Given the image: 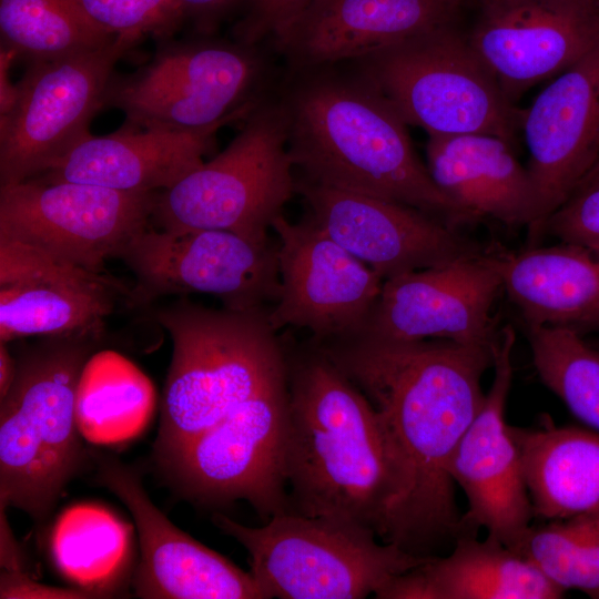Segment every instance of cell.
<instances>
[{
  "label": "cell",
  "instance_id": "obj_41",
  "mask_svg": "<svg viewBox=\"0 0 599 599\" xmlns=\"http://www.w3.org/2000/svg\"><path fill=\"white\" fill-rule=\"evenodd\" d=\"M598 343H599V342H598ZM595 345L599 347V344H595Z\"/></svg>",
  "mask_w": 599,
  "mask_h": 599
},
{
  "label": "cell",
  "instance_id": "obj_6",
  "mask_svg": "<svg viewBox=\"0 0 599 599\" xmlns=\"http://www.w3.org/2000/svg\"><path fill=\"white\" fill-rule=\"evenodd\" d=\"M212 520L247 550L250 572L264 599L376 596L430 557L394 542H378V536L365 527L325 517L287 511L254 528L223 514H215Z\"/></svg>",
  "mask_w": 599,
  "mask_h": 599
},
{
  "label": "cell",
  "instance_id": "obj_15",
  "mask_svg": "<svg viewBox=\"0 0 599 599\" xmlns=\"http://www.w3.org/2000/svg\"><path fill=\"white\" fill-rule=\"evenodd\" d=\"M470 6L468 43L514 104L599 43V0H473Z\"/></svg>",
  "mask_w": 599,
  "mask_h": 599
},
{
  "label": "cell",
  "instance_id": "obj_23",
  "mask_svg": "<svg viewBox=\"0 0 599 599\" xmlns=\"http://www.w3.org/2000/svg\"><path fill=\"white\" fill-rule=\"evenodd\" d=\"M226 124L182 131L125 123L106 135L89 134L51 170L35 177L124 192H160L204 162L216 133Z\"/></svg>",
  "mask_w": 599,
  "mask_h": 599
},
{
  "label": "cell",
  "instance_id": "obj_22",
  "mask_svg": "<svg viewBox=\"0 0 599 599\" xmlns=\"http://www.w3.org/2000/svg\"><path fill=\"white\" fill-rule=\"evenodd\" d=\"M456 0H312L270 42L290 71L352 62L457 23Z\"/></svg>",
  "mask_w": 599,
  "mask_h": 599
},
{
  "label": "cell",
  "instance_id": "obj_32",
  "mask_svg": "<svg viewBox=\"0 0 599 599\" xmlns=\"http://www.w3.org/2000/svg\"><path fill=\"white\" fill-rule=\"evenodd\" d=\"M541 383L583 425L599 432V347L564 327L527 326Z\"/></svg>",
  "mask_w": 599,
  "mask_h": 599
},
{
  "label": "cell",
  "instance_id": "obj_31",
  "mask_svg": "<svg viewBox=\"0 0 599 599\" xmlns=\"http://www.w3.org/2000/svg\"><path fill=\"white\" fill-rule=\"evenodd\" d=\"M511 549L564 592L599 599V510L530 525Z\"/></svg>",
  "mask_w": 599,
  "mask_h": 599
},
{
  "label": "cell",
  "instance_id": "obj_10",
  "mask_svg": "<svg viewBox=\"0 0 599 599\" xmlns=\"http://www.w3.org/2000/svg\"><path fill=\"white\" fill-rule=\"evenodd\" d=\"M134 276L130 307L171 295L209 294L223 307H271L280 294L277 244L222 230L172 233L152 225L118 253Z\"/></svg>",
  "mask_w": 599,
  "mask_h": 599
},
{
  "label": "cell",
  "instance_id": "obj_7",
  "mask_svg": "<svg viewBox=\"0 0 599 599\" xmlns=\"http://www.w3.org/2000/svg\"><path fill=\"white\" fill-rule=\"evenodd\" d=\"M407 125L428 135L486 133L512 145L522 110L508 100L459 22L352 61Z\"/></svg>",
  "mask_w": 599,
  "mask_h": 599
},
{
  "label": "cell",
  "instance_id": "obj_37",
  "mask_svg": "<svg viewBox=\"0 0 599 599\" xmlns=\"http://www.w3.org/2000/svg\"><path fill=\"white\" fill-rule=\"evenodd\" d=\"M1 598H89L80 589H60L32 581L22 571H4L1 576Z\"/></svg>",
  "mask_w": 599,
  "mask_h": 599
},
{
  "label": "cell",
  "instance_id": "obj_2",
  "mask_svg": "<svg viewBox=\"0 0 599 599\" xmlns=\"http://www.w3.org/2000/svg\"><path fill=\"white\" fill-rule=\"evenodd\" d=\"M287 385L288 511L362 526L385 541L405 476L379 414L313 343L287 354Z\"/></svg>",
  "mask_w": 599,
  "mask_h": 599
},
{
  "label": "cell",
  "instance_id": "obj_25",
  "mask_svg": "<svg viewBox=\"0 0 599 599\" xmlns=\"http://www.w3.org/2000/svg\"><path fill=\"white\" fill-rule=\"evenodd\" d=\"M527 558L487 537L461 532L451 552L430 556L376 593L379 599H559L565 596Z\"/></svg>",
  "mask_w": 599,
  "mask_h": 599
},
{
  "label": "cell",
  "instance_id": "obj_3",
  "mask_svg": "<svg viewBox=\"0 0 599 599\" xmlns=\"http://www.w3.org/2000/svg\"><path fill=\"white\" fill-rule=\"evenodd\" d=\"M277 94L301 179L397 202L457 229L476 221L433 182L407 124L354 70L290 71Z\"/></svg>",
  "mask_w": 599,
  "mask_h": 599
},
{
  "label": "cell",
  "instance_id": "obj_30",
  "mask_svg": "<svg viewBox=\"0 0 599 599\" xmlns=\"http://www.w3.org/2000/svg\"><path fill=\"white\" fill-rule=\"evenodd\" d=\"M1 45L29 63L51 61L110 42L78 0H0Z\"/></svg>",
  "mask_w": 599,
  "mask_h": 599
},
{
  "label": "cell",
  "instance_id": "obj_24",
  "mask_svg": "<svg viewBox=\"0 0 599 599\" xmlns=\"http://www.w3.org/2000/svg\"><path fill=\"white\" fill-rule=\"evenodd\" d=\"M428 136L427 170L451 202L476 221L490 217L508 226H534L535 186L510 142L486 133Z\"/></svg>",
  "mask_w": 599,
  "mask_h": 599
},
{
  "label": "cell",
  "instance_id": "obj_5",
  "mask_svg": "<svg viewBox=\"0 0 599 599\" xmlns=\"http://www.w3.org/2000/svg\"><path fill=\"white\" fill-rule=\"evenodd\" d=\"M102 338L40 337L16 356L0 399V501L34 520L52 510L84 458L77 423L82 372Z\"/></svg>",
  "mask_w": 599,
  "mask_h": 599
},
{
  "label": "cell",
  "instance_id": "obj_27",
  "mask_svg": "<svg viewBox=\"0 0 599 599\" xmlns=\"http://www.w3.org/2000/svg\"><path fill=\"white\" fill-rule=\"evenodd\" d=\"M534 518L554 520L599 510V432L557 426L546 416L535 428L512 426Z\"/></svg>",
  "mask_w": 599,
  "mask_h": 599
},
{
  "label": "cell",
  "instance_id": "obj_29",
  "mask_svg": "<svg viewBox=\"0 0 599 599\" xmlns=\"http://www.w3.org/2000/svg\"><path fill=\"white\" fill-rule=\"evenodd\" d=\"M154 407L149 382L131 365L90 358L77 393V423L82 437L97 445L121 444L140 435Z\"/></svg>",
  "mask_w": 599,
  "mask_h": 599
},
{
  "label": "cell",
  "instance_id": "obj_36",
  "mask_svg": "<svg viewBox=\"0 0 599 599\" xmlns=\"http://www.w3.org/2000/svg\"><path fill=\"white\" fill-rule=\"evenodd\" d=\"M183 21H189L199 35H212L220 24L248 0H176Z\"/></svg>",
  "mask_w": 599,
  "mask_h": 599
},
{
  "label": "cell",
  "instance_id": "obj_1",
  "mask_svg": "<svg viewBox=\"0 0 599 599\" xmlns=\"http://www.w3.org/2000/svg\"><path fill=\"white\" fill-rule=\"evenodd\" d=\"M365 394L397 449L405 493L386 542L432 556L463 532L448 467L486 395L494 345L353 336L313 343Z\"/></svg>",
  "mask_w": 599,
  "mask_h": 599
},
{
  "label": "cell",
  "instance_id": "obj_33",
  "mask_svg": "<svg viewBox=\"0 0 599 599\" xmlns=\"http://www.w3.org/2000/svg\"><path fill=\"white\" fill-rule=\"evenodd\" d=\"M89 20L111 37L170 39L184 23L176 0H78Z\"/></svg>",
  "mask_w": 599,
  "mask_h": 599
},
{
  "label": "cell",
  "instance_id": "obj_4",
  "mask_svg": "<svg viewBox=\"0 0 599 599\" xmlns=\"http://www.w3.org/2000/svg\"><path fill=\"white\" fill-rule=\"evenodd\" d=\"M173 344L155 440L160 465L250 399L287 382V352L268 308H211L189 301L151 307Z\"/></svg>",
  "mask_w": 599,
  "mask_h": 599
},
{
  "label": "cell",
  "instance_id": "obj_40",
  "mask_svg": "<svg viewBox=\"0 0 599 599\" xmlns=\"http://www.w3.org/2000/svg\"><path fill=\"white\" fill-rule=\"evenodd\" d=\"M459 3H461L465 8L469 7L473 2V0H456Z\"/></svg>",
  "mask_w": 599,
  "mask_h": 599
},
{
  "label": "cell",
  "instance_id": "obj_18",
  "mask_svg": "<svg viewBox=\"0 0 599 599\" xmlns=\"http://www.w3.org/2000/svg\"><path fill=\"white\" fill-rule=\"evenodd\" d=\"M311 222L384 281L490 250L414 207L298 177Z\"/></svg>",
  "mask_w": 599,
  "mask_h": 599
},
{
  "label": "cell",
  "instance_id": "obj_21",
  "mask_svg": "<svg viewBox=\"0 0 599 599\" xmlns=\"http://www.w3.org/2000/svg\"><path fill=\"white\" fill-rule=\"evenodd\" d=\"M97 479L131 511L141 558L134 587L148 599H264L251 572L176 528L151 501L138 470L95 455Z\"/></svg>",
  "mask_w": 599,
  "mask_h": 599
},
{
  "label": "cell",
  "instance_id": "obj_39",
  "mask_svg": "<svg viewBox=\"0 0 599 599\" xmlns=\"http://www.w3.org/2000/svg\"><path fill=\"white\" fill-rule=\"evenodd\" d=\"M17 372V361L8 348V343L0 342V399L9 392Z\"/></svg>",
  "mask_w": 599,
  "mask_h": 599
},
{
  "label": "cell",
  "instance_id": "obj_38",
  "mask_svg": "<svg viewBox=\"0 0 599 599\" xmlns=\"http://www.w3.org/2000/svg\"><path fill=\"white\" fill-rule=\"evenodd\" d=\"M18 58L13 49L1 45L0 49V120L6 119L13 110L18 88L10 81L9 71L12 62Z\"/></svg>",
  "mask_w": 599,
  "mask_h": 599
},
{
  "label": "cell",
  "instance_id": "obj_11",
  "mask_svg": "<svg viewBox=\"0 0 599 599\" xmlns=\"http://www.w3.org/2000/svg\"><path fill=\"white\" fill-rule=\"evenodd\" d=\"M139 40L116 35L89 51L29 63L13 110L0 120V185L48 172L90 134L115 64Z\"/></svg>",
  "mask_w": 599,
  "mask_h": 599
},
{
  "label": "cell",
  "instance_id": "obj_16",
  "mask_svg": "<svg viewBox=\"0 0 599 599\" xmlns=\"http://www.w3.org/2000/svg\"><path fill=\"white\" fill-rule=\"evenodd\" d=\"M516 335L510 325L499 331L494 345V379L485 402L449 463L448 473L467 499L463 532L477 534L514 547L534 519L520 449L506 420V403L514 367Z\"/></svg>",
  "mask_w": 599,
  "mask_h": 599
},
{
  "label": "cell",
  "instance_id": "obj_8",
  "mask_svg": "<svg viewBox=\"0 0 599 599\" xmlns=\"http://www.w3.org/2000/svg\"><path fill=\"white\" fill-rule=\"evenodd\" d=\"M294 170L285 111L268 93L221 153L158 192L151 224L172 233L222 230L268 238L296 193Z\"/></svg>",
  "mask_w": 599,
  "mask_h": 599
},
{
  "label": "cell",
  "instance_id": "obj_9",
  "mask_svg": "<svg viewBox=\"0 0 599 599\" xmlns=\"http://www.w3.org/2000/svg\"><path fill=\"white\" fill-rule=\"evenodd\" d=\"M211 37L163 40L145 65L113 74L103 106L142 128L194 131L244 120L268 94L266 55L262 47Z\"/></svg>",
  "mask_w": 599,
  "mask_h": 599
},
{
  "label": "cell",
  "instance_id": "obj_20",
  "mask_svg": "<svg viewBox=\"0 0 599 599\" xmlns=\"http://www.w3.org/2000/svg\"><path fill=\"white\" fill-rule=\"evenodd\" d=\"M520 131L538 202L537 221L528 230L534 246L546 219L599 161V43L522 110Z\"/></svg>",
  "mask_w": 599,
  "mask_h": 599
},
{
  "label": "cell",
  "instance_id": "obj_35",
  "mask_svg": "<svg viewBox=\"0 0 599 599\" xmlns=\"http://www.w3.org/2000/svg\"><path fill=\"white\" fill-rule=\"evenodd\" d=\"M312 0H248L242 19L236 23L234 40L262 47L300 14Z\"/></svg>",
  "mask_w": 599,
  "mask_h": 599
},
{
  "label": "cell",
  "instance_id": "obj_13",
  "mask_svg": "<svg viewBox=\"0 0 599 599\" xmlns=\"http://www.w3.org/2000/svg\"><path fill=\"white\" fill-rule=\"evenodd\" d=\"M156 194L40 177L0 185V240L103 272L151 225Z\"/></svg>",
  "mask_w": 599,
  "mask_h": 599
},
{
  "label": "cell",
  "instance_id": "obj_28",
  "mask_svg": "<svg viewBox=\"0 0 599 599\" xmlns=\"http://www.w3.org/2000/svg\"><path fill=\"white\" fill-rule=\"evenodd\" d=\"M132 527L110 509L78 504L58 517L49 539L57 570L78 589L108 595L124 577L131 556Z\"/></svg>",
  "mask_w": 599,
  "mask_h": 599
},
{
  "label": "cell",
  "instance_id": "obj_12",
  "mask_svg": "<svg viewBox=\"0 0 599 599\" xmlns=\"http://www.w3.org/2000/svg\"><path fill=\"white\" fill-rule=\"evenodd\" d=\"M287 382L250 399L161 466L204 505L246 500L262 520L288 511L285 471Z\"/></svg>",
  "mask_w": 599,
  "mask_h": 599
},
{
  "label": "cell",
  "instance_id": "obj_34",
  "mask_svg": "<svg viewBox=\"0 0 599 599\" xmlns=\"http://www.w3.org/2000/svg\"><path fill=\"white\" fill-rule=\"evenodd\" d=\"M580 246L599 256V164L545 221L540 236Z\"/></svg>",
  "mask_w": 599,
  "mask_h": 599
},
{
  "label": "cell",
  "instance_id": "obj_26",
  "mask_svg": "<svg viewBox=\"0 0 599 599\" xmlns=\"http://www.w3.org/2000/svg\"><path fill=\"white\" fill-rule=\"evenodd\" d=\"M502 290L526 326L599 334V256L572 244L496 251Z\"/></svg>",
  "mask_w": 599,
  "mask_h": 599
},
{
  "label": "cell",
  "instance_id": "obj_14",
  "mask_svg": "<svg viewBox=\"0 0 599 599\" xmlns=\"http://www.w3.org/2000/svg\"><path fill=\"white\" fill-rule=\"evenodd\" d=\"M272 229L280 272V294L268 308L273 328L307 329L314 343L358 335L384 280L308 219L292 223L281 214Z\"/></svg>",
  "mask_w": 599,
  "mask_h": 599
},
{
  "label": "cell",
  "instance_id": "obj_42",
  "mask_svg": "<svg viewBox=\"0 0 599 599\" xmlns=\"http://www.w3.org/2000/svg\"><path fill=\"white\" fill-rule=\"evenodd\" d=\"M596 164H599V161Z\"/></svg>",
  "mask_w": 599,
  "mask_h": 599
},
{
  "label": "cell",
  "instance_id": "obj_17",
  "mask_svg": "<svg viewBox=\"0 0 599 599\" xmlns=\"http://www.w3.org/2000/svg\"><path fill=\"white\" fill-rule=\"evenodd\" d=\"M501 290L496 248L491 247L483 255L400 274L384 281L356 336L494 345L500 329L491 309Z\"/></svg>",
  "mask_w": 599,
  "mask_h": 599
},
{
  "label": "cell",
  "instance_id": "obj_19",
  "mask_svg": "<svg viewBox=\"0 0 599 599\" xmlns=\"http://www.w3.org/2000/svg\"><path fill=\"white\" fill-rule=\"evenodd\" d=\"M130 287L103 272L0 240V342L26 337L95 336Z\"/></svg>",
  "mask_w": 599,
  "mask_h": 599
}]
</instances>
